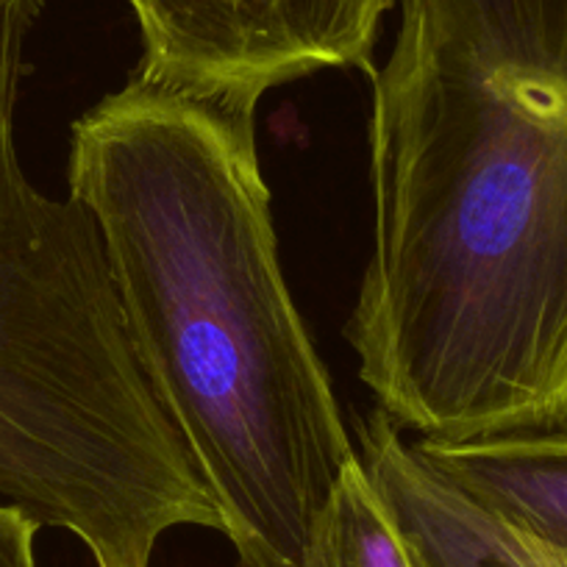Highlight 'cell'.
I'll return each instance as SVG.
<instances>
[{"mask_svg": "<svg viewBox=\"0 0 567 567\" xmlns=\"http://www.w3.org/2000/svg\"><path fill=\"white\" fill-rule=\"evenodd\" d=\"M256 106L134 70L73 123L68 184L239 565L303 567L357 451L278 265Z\"/></svg>", "mask_w": 567, "mask_h": 567, "instance_id": "cell-2", "label": "cell"}, {"mask_svg": "<svg viewBox=\"0 0 567 567\" xmlns=\"http://www.w3.org/2000/svg\"><path fill=\"white\" fill-rule=\"evenodd\" d=\"M51 0H0V501L73 532L97 567H148L220 515L131 348L101 231L48 198L14 142L25 42Z\"/></svg>", "mask_w": 567, "mask_h": 567, "instance_id": "cell-3", "label": "cell"}, {"mask_svg": "<svg viewBox=\"0 0 567 567\" xmlns=\"http://www.w3.org/2000/svg\"><path fill=\"white\" fill-rule=\"evenodd\" d=\"M303 567H420L381 509L359 456L342 476Z\"/></svg>", "mask_w": 567, "mask_h": 567, "instance_id": "cell-6", "label": "cell"}, {"mask_svg": "<svg viewBox=\"0 0 567 567\" xmlns=\"http://www.w3.org/2000/svg\"><path fill=\"white\" fill-rule=\"evenodd\" d=\"M40 528V523L23 509L0 501V567H40L37 565Z\"/></svg>", "mask_w": 567, "mask_h": 567, "instance_id": "cell-7", "label": "cell"}, {"mask_svg": "<svg viewBox=\"0 0 567 567\" xmlns=\"http://www.w3.org/2000/svg\"><path fill=\"white\" fill-rule=\"evenodd\" d=\"M348 340L398 429L567 432V0H401Z\"/></svg>", "mask_w": 567, "mask_h": 567, "instance_id": "cell-1", "label": "cell"}, {"mask_svg": "<svg viewBox=\"0 0 567 567\" xmlns=\"http://www.w3.org/2000/svg\"><path fill=\"white\" fill-rule=\"evenodd\" d=\"M142 73L259 97L320 70L373 73L381 23L401 0H128Z\"/></svg>", "mask_w": 567, "mask_h": 567, "instance_id": "cell-4", "label": "cell"}, {"mask_svg": "<svg viewBox=\"0 0 567 567\" xmlns=\"http://www.w3.org/2000/svg\"><path fill=\"white\" fill-rule=\"evenodd\" d=\"M412 451L512 532L567 556V432L417 440Z\"/></svg>", "mask_w": 567, "mask_h": 567, "instance_id": "cell-5", "label": "cell"}]
</instances>
